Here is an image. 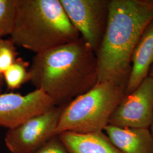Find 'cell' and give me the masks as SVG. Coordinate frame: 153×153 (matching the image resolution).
<instances>
[{"mask_svg":"<svg viewBox=\"0 0 153 153\" xmlns=\"http://www.w3.org/2000/svg\"><path fill=\"white\" fill-rule=\"evenodd\" d=\"M30 71L33 85L56 106L65 105L98 83L95 53L81 38L36 54Z\"/></svg>","mask_w":153,"mask_h":153,"instance_id":"cell-1","label":"cell"},{"mask_svg":"<svg viewBox=\"0 0 153 153\" xmlns=\"http://www.w3.org/2000/svg\"><path fill=\"white\" fill-rule=\"evenodd\" d=\"M150 133L152 134V136L153 138V119H152V124H151V126H150Z\"/></svg>","mask_w":153,"mask_h":153,"instance_id":"cell-17","label":"cell"},{"mask_svg":"<svg viewBox=\"0 0 153 153\" xmlns=\"http://www.w3.org/2000/svg\"><path fill=\"white\" fill-rule=\"evenodd\" d=\"M29 63L21 57L15 61L2 74L7 88L15 90L31 80V74L28 69Z\"/></svg>","mask_w":153,"mask_h":153,"instance_id":"cell-12","label":"cell"},{"mask_svg":"<svg viewBox=\"0 0 153 153\" xmlns=\"http://www.w3.org/2000/svg\"><path fill=\"white\" fill-rule=\"evenodd\" d=\"M2 75L0 74V93L1 91V88H2Z\"/></svg>","mask_w":153,"mask_h":153,"instance_id":"cell-18","label":"cell"},{"mask_svg":"<svg viewBox=\"0 0 153 153\" xmlns=\"http://www.w3.org/2000/svg\"><path fill=\"white\" fill-rule=\"evenodd\" d=\"M126 87L115 82H98L64 106L56 134L65 131L79 134L103 131L125 96Z\"/></svg>","mask_w":153,"mask_h":153,"instance_id":"cell-4","label":"cell"},{"mask_svg":"<svg viewBox=\"0 0 153 153\" xmlns=\"http://www.w3.org/2000/svg\"><path fill=\"white\" fill-rule=\"evenodd\" d=\"M58 136L69 153H121L103 131L86 134L65 131Z\"/></svg>","mask_w":153,"mask_h":153,"instance_id":"cell-11","label":"cell"},{"mask_svg":"<svg viewBox=\"0 0 153 153\" xmlns=\"http://www.w3.org/2000/svg\"><path fill=\"white\" fill-rule=\"evenodd\" d=\"M153 115V78L148 76L132 93L126 94L111 116L108 125L149 129Z\"/></svg>","mask_w":153,"mask_h":153,"instance_id":"cell-7","label":"cell"},{"mask_svg":"<svg viewBox=\"0 0 153 153\" xmlns=\"http://www.w3.org/2000/svg\"><path fill=\"white\" fill-rule=\"evenodd\" d=\"M16 46L10 39H0V74L1 75L17 59Z\"/></svg>","mask_w":153,"mask_h":153,"instance_id":"cell-14","label":"cell"},{"mask_svg":"<svg viewBox=\"0 0 153 153\" xmlns=\"http://www.w3.org/2000/svg\"><path fill=\"white\" fill-rule=\"evenodd\" d=\"M16 14V0H0V39L10 35Z\"/></svg>","mask_w":153,"mask_h":153,"instance_id":"cell-13","label":"cell"},{"mask_svg":"<svg viewBox=\"0 0 153 153\" xmlns=\"http://www.w3.org/2000/svg\"><path fill=\"white\" fill-rule=\"evenodd\" d=\"M104 131L120 153H153V138L149 129L107 125Z\"/></svg>","mask_w":153,"mask_h":153,"instance_id":"cell-10","label":"cell"},{"mask_svg":"<svg viewBox=\"0 0 153 153\" xmlns=\"http://www.w3.org/2000/svg\"><path fill=\"white\" fill-rule=\"evenodd\" d=\"M153 64V19L142 33L133 52L131 71L126 89L132 93L148 77Z\"/></svg>","mask_w":153,"mask_h":153,"instance_id":"cell-9","label":"cell"},{"mask_svg":"<svg viewBox=\"0 0 153 153\" xmlns=\"http://www.w3.org/2000/svg\"><path fill=\"white\" fill-rule=\"evenodd\" d=\"M79 38L60 0H16L10 39L16 46L37 54Z\"/></svg>","mask_w":153,"mask_h":153,"instance_id":"cell-3","label":"cell"},{"mask_svg":"<svg viewBox=\"0 0 153 153\" xmlns=\"http://www.w3.org/2000/svg\"><path fill=\"white\" fill-rule=\"evenodd\" d=\"M153 19V0H108L107 27L95 53L98 82L126 86L133 52Z\"/></svg>","mask_w":153,"mask_h":153,"instance_id":"cell-2","label":"cell"},{"mask_svg":"<svg viewBox=\"0 0 153 153\" xmlns=\"http://www.w3.org/2000/svg\"><path fill=\"white\" fill-rule=\"evenodd\" d=\"M150 76L153 78V65L152 66L150 71H149V76Z\"/></svg>","mask_w":153,"mask_h":153,"instance_id":"cell-16","label":"cell"},{"mask_svg":"<svg viewBox=\"0 0 153 153\" xmlns=\"http://www.w3.org/2000/svg\"><path fill=\"white\" fill-rule=\"evenodd\" d=\"M65 105L55 106L36 115L6 133V146L11 153H32L56 134Z\"/></svg>","mask_w":153,"mask_h":153,"instance_id":"cell-6","label":"cell"},{"mask_svg":"<svg viewBox=\"0 0 153 153\" xmlns=\"http://www.w3.org/2000/svg\"><path fill=\"white\" fill-rule=\"evenodd\" d=\"M55 106L53 101L39 89L25 95L13 93L0 94V126L13 129Z\"/></svg>","mask_w":153,"mask_h":153,"instance_id":"cell-8","label":"cell"},{"mask_svg":"<svg viewBox=\"0 0 153 153\" xmlns=\"http://www.w3.org/2000/svg\"><path fill=\"white\" fill-rule=\"evenodd\" d=\"M81 38L96 53L104 37L108 17V0H60Z\"/></svg>","mask_w":153,"mask_h":153,"instance_id":"cell-5","label":"cell"},{"mask_svg":"<svg viewBox=\"0 0 153 153\" xmlns=\"http://www.w3.org/2000/svg\"><path fill=\"white\" fill-rule=\"evenodd\" d=\"M32 153H69L58 135L51 138Z\"/></svg>","mask_w":153,"mask_h":153,"instance_id":"cell-15","label":"cell"}]
</instances>
